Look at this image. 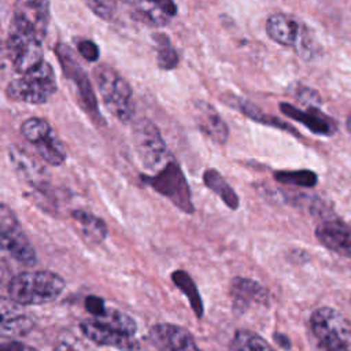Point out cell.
I'll return each mask as SVG.
<instances>
[{"label": "cell", "mask_w": 351, "mask_h": 351, "mask_svg": "<svg viewBox=\"0 0 351 351\" xmlns=\"http://www.w3.org/2000/svg\"><path fill=\"white\" fill-rule=\"evenodd\" d=\"M64 287V280L53 271H23L11 278L8 296L23 306L45 304L60 296Z\"/></svg>", "instance_id": "1"}, {"label": "cell", "mask_w": 351, "mask_h": 351, "mask_svg": "<svg viewBox=\"0 0 351 351\" xmlns=\"http://www.w3.org/2000/svg\"><path fill=\"white\" fill-rule=\"evenodd\" d=\"M93 78L107 111L122 123L130 122L134 117V100L129 82L107 64L95 67Z\"/></svg>", "instance_id": "2"}, {"label": "cell", "mask_w": 351, "mask_h": 351, "mask_svg": "<svg viewBox=\"0 0 351 351\" xmlns=\"http://www.w3.org/2000/svg\"><path fill=\"white\" fill-rule=\"evenodd\" d=\"M56 90L55 71L52 66L44 60L36 69L12 80L5 88V95L10 100L16 103L44 104L52 99Z\"/></svg>", "instance_id": "3"}, {"label": "cell", "mask_w": 351, "mask_h": 351, "mask_svg": "<svg viewBox=\"0 0 351 351\" xmlns=\"http://www.w3.org/2000/svg\"><path fill=\"white\" fill-rule=\"evenodd\" d=\"M310 329L322 351H351V321L333 307H319L310 317Z\"/></svg>", "instance_id": "4"}, {"label": "cell", "mask_w": 351, "mask_h": 351, "mask_svg": "<svg viewBox=\"0 0 351 351\" xmlns=\"http://www.w3.org/2000/svg\"><path fill=\"white\" fill-rule=\"evenodd\" d=\"M132 138L137 158L147 171L158 173L170 160L162 133L151 119H137L132 129Z\"/></svg>", "instance_id": "5"}, {"label": "cell", "mask_w": 351, "mask_h": 351, "mask_svg": "<svg viewBox=\"0 0 351 351\" xmlns=\"http://www.w3.org/2000/svg\"><path fill=\"white\" fill-rule=\"evenodd\" d=\"M141 178L158 193L167 197L181 211L186 214H192L195 211L188 181L180 165L174 159H170L154 176H141Z\"/></svg>", "instance_id": "6"}, {"label": "cell", "mask_w": 351, "mask_h": 351, "mask_svg": "<svg viewBox=\"0 0 351 351\" xmlns=\"http://www.w3.org/2000/svg\"><path fill=\"white\" fill-rule=\"evenodd\" d=\"M0 251L22 265L33 266L36 250L26 236L22 223L10 206L0 203Z\"/></svg>", "instance_id": "7"}, {"label": "cell", "mask_w": 351, "mask_h": 351, "mask_svg": "<svg viewBox=\"0 0 351 351\" xmlns=\"http://www.w3.org/2000/svg\"><path fill=\"white\" fill-rule=\"evenodd\" d=\"M51 21L49 0H15L8 30L44 41Z\"/></svg>", "instance_id": "8"}, {"label": "cell", "mask_w": 351, "mask_h": 351, "mask_svg": "<svg viewBox=\"0 0 351 351\" xmlns=\"http://www.w3.org/2000/svg\"><path fill=\"white\" fill-rule=\"evenodd\" d=\"M21 133L37 149L45 163L49 166H60L64 163L67 156L66 148L45 119L36 117L27 118L21 125Z\"/></svg>", "instance_id": "9"}, {"label": "cell", "mask_w": 351, "mask_h": 351, "mask_svg": "<svg viewBox=\"0 0 351 351\" xmlns=\"http://www.w3.org/2000/svg\"><path fill=\"white\" fill-rule=\"evenodd\" d=\"M55 55L59 59V63L62 66L64 77L69 78L71 82H74L77 93L81 100V106L84 107V110L93 119H101L92 82H90L88 74L85 73V70L81 67V64L75 59L71 49L66 44L58 43L55 45Z\"/></svg>", "instance_id": "10"}, {"label": "cell", "mask_w": 351, "mask_h": 351, "mask_svg": "<svg viewBox=\"0 0 351 351\" xmlns=\"http://www.w3.org/2000/svg\"><path fill=\"white\" fill-rule=\"evenodd\" d=\"M43 43L37 38L7 30L5 51L12 69L18 74H25L44 62Z\"/></svg>", "instance_id": "11"}, {"label": "cell", "mask_w": 351, "mask_h": 351, "mask_svg": "<svg viewBox=\"0 0 351 351\" xmlns=\"http://www.w3.org/2000/svg\"><path fill=\"white\" fill-rule=\"evenodd\" d=\"M34 318L26 306L10 296H0V337L16 340L32 332Z\"/></svg>", "instance_id": "12"}, {"label": "cell", "mask_w": 351, "mask_h": 351, "mask_svg": "<svg viewBox=\"0 0 351 351\" xmlns=\"http://www.w3.org/2000/svg\"><path fill=\"white\" fill-rule=\"evenodd\" d=\"M129 7L133 19L149 25L165 26L177 15L174 0H121Z\"/></svg>", "instance_id": "13"}, {"label": "cell", "mask_w": 351, "mask_h": 351, "mask_svg": "<svg viewBox=\"0 0 351 351\" xmlns=\"http://www.w3.org/2000/svg\"><path fill=\"white\" fill-rule=\"evenodd\" d=\"M80 328L82 335L97 346L112 347L121 351H136L140 347L134 336L112 329L110 326L101 325L92 318L82 321L80 324Z\"/></svg>", "instance_id": "14"}, {"label": "cell", "mask_w": 351, "mask_h": 351, "mask_svg": "<svg viewBox=\"0 0 351 351\" xmlns=\"http://www.w3.org/2000/svg\"><path fill=\"white\" fill-rule=\"evenodd\" d=\"M149 339L159 351H202L193 336L174 324H156L149 330Z\"/></svg>", "instance_id": "15"}, {"label": "cell", "mask_w": 351, "mask_h": 351, "mask_svg": "<svg viewBox=\"0 0 351 351\" xmlns=\"http://www.w3.org/2000/svg\"><path fill=\"white\" fill-rule=\"evenodd\" d=\"M230 299L234 314L245 313L252 304H267L270 300L269 291L255 280L234 277L230 282Z\"/></svg>", "instance_id": "16"}, {"label": "cell", "mask_w": 351, "mask_h": 351, "mask_svg": "<svg viewBox=\"0 0 351 351\" xmlns=\"http://www.w3.org/2000/svg\"><path fill=\"white\" fill-rule=\"evenodd\" d=\"M315 237L328 250L351 258V226L341 219L329 218L318 223Z\"/></svg>", "instance_id": "17"}, {"label": "cell", "mask_w": 351, "mask_h": 351, "mask_svg": "<svg viewBox=\"0 0 351 351\" xmlns=\"http://www.w3.org/2000/svg\"><path fill=\"white\" fill-rule=\"evenodd\" d=\"M193 119L200 132L217 144H225L229 137V129L219 112L204 100H195L192 106Z\"/></svg>", "instance_id": "18"}, {"label": "cell", "mask_w": 351, "mask_h": 351, "mask_svg": "<svg viewBox=\"0 0 351 351\" xmlns=\"http://www.w3.org/2000/svg\"><path fill=\"white\" fill-rule=\"evenodd\" d=\"M280 110L284 115L292 118L299 123H303L314 134L332 136L337 129L336 122L315 106H307V108H299L289 103H280Z\"/></svg>", "instance_id": "19"}, {"label": "cell", "mask_w": 351, "mask_h": 351, "mask_svg": "<svg viewBox=\"0 0 351 351\" xmlns=\"http://www.w3.org/2000/svg\"><path fill=\"white\" fill-rule=\"evenodd\" d=\"M10 159L16 174L23 178L30 186L44 191L49 185V177L40 163H37L30 155L23 152L19 147L10 148Z\"/></svg>", "instance_id": "20"}, {"label": "cell", "mask_w": 351, "mask_h": 351, "mask_svg": "<svg viewBox=\"0 0 351 351\" xmlns=\"http://www.w3.org/2000/svg\"><path fill=\"white\" fill-rule=\"evenodd\" d=\"M266 33L274 43L292 47L296 45L302 37V26L293 16L276 12L266 21Z\"/></svg>", "instance_id": "21"}, {"label": "cell", "mask_w": 351, "mask_h": 351, "mask_svg": "<svg viewBox=\"0 0 351 351\" xmlns=\"http://www.w3.org/2000/svg\"><path fill=\"white\" fill-rule=\"evenodd\" d=\"M71 218L88 241L99 244L107 237L106 222L95 214H90L85 210H74L71 211Z\"/></svg>", "instance_id": "22"}, {"label": "cell", "mask_w": 351, "mask_h": 351, "mask_svg": "<svg viewBox=\"0 0 351 351\" xmlns=\"http://www.w3.org/2000/svg\"><path fill=\"white\" fill-rule=\"evenodd\" d=\"M204 185L221 197V200L232 210H237L240 200L233 188L226 182L222 174L215 169H207L203 174Z\"/></svg>", "instance_id": "23"}, {"label": "cell", "mask_w": 351, "mask_h": 351, "mask_svg": "<svg viewBox=\"0 0 351 351\" xmlns=\"http://www.w3.org/2000/svg\"><path fill=\"white\" fill-rule=\"evenodd\" d=\"M92 319H95L96 322H99L101 325L110 326L112 329L125 332V333L132 335V336H134L136 329H137V325H136V322L133 321L132 317H129L125 313H121L117 308L107 307V306H104L101 308V311H99L96 315H93Z\"/></svg>", "instance_id": "24"}, {"label": "cell", "mask_w": 351, "mask_h": 351, "mask_svg": "<svg viewBox=\"0 0 351 351\" xmlns=\"http://www.w3.org/2000/svg\"><path fill=\"white\" fill-rule=\"evenodd\" d=\"M229 351H274V348L258 333L248 329H239L230 340Z\"/></svg>", "instance_id": "25"}, {"label": "cell", "mask_w": 351, "mask_h": 351, "mask_svg": "<svg viewBox=\"0 0 351 351\" xmlns=\"http://www.w3.org/2000/svg\"><path fill=\"white\" fill-rule=\"evenodd\" d=\"M155 43V52H156V63L158 67L162 70H173L178 66V53L171 44L170 38L165 33H154L152 34Z\"/></svg>", "instance_id": "26"}, {"label": "cell", "mask_w": 351, "mask_h": 351, "mask_svg": "<svg viewBox=\"0 0 351 351\" xmlns=\"http://www.w3.org/2000/svg\"><path fill=\"white\" fill-rule=\"evenodd\" d=\"M171 278H173L174 284L178 287V289L182 291V293L188 298L189 304H191L193 313L196 314V317L202 318L203 313H204L203 302H202V298L199 295V291H197L192 277L184 270H176L171 274Z\"/></svg>", "instance_id": "27"}, {"label": "cell", "mask_w": 351, "mask_h": 351, "mask_svg": "<svg viewBox=\"0 0 351 351\" xmlns=\"http://www.w3.org/2000/svg\"><path fill=\"white\" fill-rule=\"evenodd\" d=\"M234 107H237L244 115H247L248 118L254 119L255 122H259V123H265V125H270V126H274V128H278V129H282V130H287L289 133H293V134H298V132H295L292 128H289L288 123H285L284 121H281L280 118H274L269 114H265L262 112L258 107H255L252 103L250 101H245V100H237V104H232Z\"/></svg>", "instance_id": "28"}, {"label": "cell", "mask_w": 351, "mask_h": 351, "mask_svg": "<svg viewBox=\"0 0 351 351\" xmlns=\"http://www.w3.org/2000/svg\"><path fill=\"white\" fill-rule=\"evenodd\" d=\"M274 178L281 184H289L296 186H304L311 188L317 185L318 177L311 170H281L274 173Z\"/></svg>", "instance_id": "29"}, {"label": "cell", "mask_w": 351, "mask_h": 351, "mask_svg": "<svg viewBox=\"0 0 351 351\" xmlns=\"http://www.w3.org/2000/svg\"><path fill=\"white\" fill-rule=\"evenodd\" d=\"M85 4L93 11L99 18L111 21L115 15L117 0H84Z\"/></svg>", "instance_id": "30"}, {"label": "cell", "mask_w": 351, "mask_h": 351, "mask_svg": "<svg viewBox=\"0 0 351 351\" xmlns=\"http://www.w3.org/2000/svg\"><path fill=\"white\" fill-rule=\"evenodd\" d=\"M77 49L80 55L88 62H96L100 58V51L97 44L89 38H80L77 41Z\"/></svg>", "instance_id": "31"}, {"label": "cell", "mask_w": 351, "mask_h": 351, "mask_svg": "<svg viewBox=\"0 0 351 351\" xmlns=\"http://www.w3.org/2000/svg\"><path fill=\"white\" fill-rule=\"evenodd\" d=\"M0 351H37V350L22 341L10 340L5 343H0Z\"/></svg>", "instance_id": "32"}, {"label": "cell", "mask_w": 351, "mask_h": 351, "mask_svg": "<svg viewBox=\"0 0 351 351\" xmlns=\"http://www.w3.org/2000/svg\"><path fill=\"white\" fill-rule=\"evenodd\" d=\"M273 337H274V340H276V343L278 344V346H281L282 348H291V341H289V339L285 336V335H281V333H274L273 335Z\"/></svg>", "instance_id": "33"}, {"label": "cell", "mask_w": 351, "mask_h": 351, "mask_svg": "<svg viewBox=\"0 0 351 351\" xmlns=\"http://www.w3.org/2000/svg\"><path fill=\"white\" fill-rule=\"evenodd\" d=\"M346 128H347V132L351 134V114L348 115V118L346 121Z\"/></svg>", "instance_id": "34"}, {"label": "cell", "mask_w": 351, "mask_h": 351, "mask_svg": "<svg viewBox=\"0 0 351 351\" xmlns=\"http://www.w3.org/2000/svg\"><path fill=\"white\" fill-rule=\"evenodd\" d=\"M1 47H3V43H1V40H0V49H1Z\"/></svg>", "instance_id": "35"}]
</instances>
